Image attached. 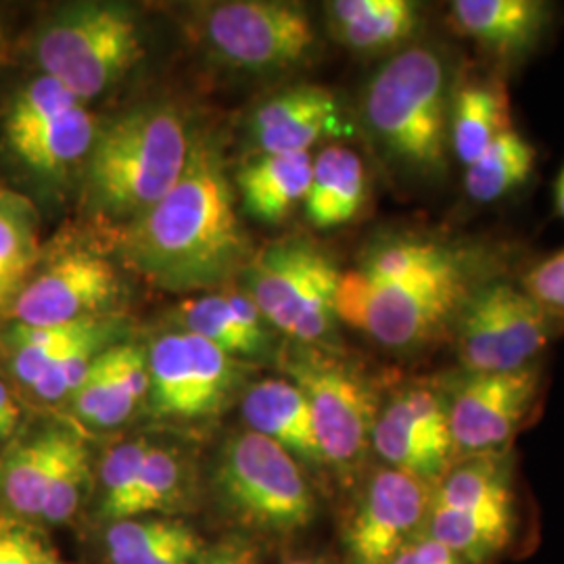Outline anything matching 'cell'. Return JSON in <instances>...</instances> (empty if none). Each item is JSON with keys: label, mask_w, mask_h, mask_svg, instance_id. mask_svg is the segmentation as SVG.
<instances>
[{"label": "cell", "mask_w": 564, "mask_h": 564, "mask_svg": "<svg viewBox=\"0 0 564 564\" xmlns=\"http://www.w3.org/2000/svg\"><path fill=\"white\" fill-rule=\"evenodd\" d=\"M121 249L137 272L170 291L218 286L242 270L249 242L212 142L191 144L181 181L130 223Z\"/></svg>", "instance_id": "1"}, {"label": "cell", "mask_w": 564, "mask_h": 564, "mask_svg": "<svg viewBox=\"0 0 564 564\" xmlns=\"http://www.w3.org/2000/svg\"><path fill=\"white\" fill-rule=\"evenodd\" d=\"M191 142L172 107H139L99 128L86 160L88 197L97 212L137 220L181 181Z\"/></svg>", "instance_id": "2"}, {"label": "cell", "mask_w": 564, "mask_h": 564, "mask_svg": "<svg viewBox=\"0 0 564 564\" xmlns=\"http://www.w3.org/2000/svg\"><path fill=\"white\" fill-rule=\"evenodd\" d=\"M475 293L473 270L449 249L440 262L391 281H370L360 270L341 274L337 318L362 328L391 349H419L454 326Z\"/></svg>", "instance_id": "3"}, {"label": "cell", "mask_w": 564, "mask_h": 564, "mask_svg": "<svg viewBox=\"0 0 564 564\" xmlns=\"http://www.w3.org/2000/svg\"><path fill=\"white\" fill-rule=\"evenodd\" d=\"M364 113L395 162L431 178L445 174L452 90L437 51L414 46L384 63L368 84Z\"/></svg>", "instance_id": "4"}, {"label": "cell", "mask_w": 564, "mask_h": 564, "mask_svg": "<svg viewBox=\"0 0 564 564\" xmlns=\"http://www.w3.org/2000/svg\"><path fill=\"white\" fill-rule=\"evenodd\" d=\"M214 487L228 519L263 535L302 533L318 514L302 464L253 431L237 433L226 442Z\"/></svg>", "instance_id": "5"}, {"label": "cell", "mask_w": 564, "mask_h": 564, "mask_svg": "<svg viewBox=\"0 0 564 564\" xmlns=\"http://www.w3.org/2000/svg\"><path fill=\"white\" fill-rule=\"evenodd\" d=\"M142 57L139 21L128 7L74 4L44 23L36 59L44 76L61 82L82 102L111 88Z\"/></svg>", "instance_id": "6"}, {"label": "cell", "mask_w": 564, "mask_h": 564, "mask_svg": "<svg viewBox=\"0 0 564 564\" xmlns=\"http://www.w3.org/2000/svg\"><path fill=\"white\" fill-rule=\"evenodd\" d=\"M341 272L333 260L307 241H281L265 247L247 265V293L263 321L291 339H326L337 318V286Z\"/></svg>", "instance_id": "7"}, {"label": "cell", "mask_w": 564, "mask_h": 564, "mask_svg": "<svg viewBox=\"0 0 564 564\" xmlns=\"http://www.w3.org/2000/svg\"><path fill=\"white\" fill-rule=\"evenodd\" d=\"M454 326L464 372H510L531 366L554 335L544 305L508 282L475 289Z\"/></svg>", "instance_id": "8"}, {"label": "cell", "mask_w": 564, "mask_h": 564, "mask_svg": "<svg viewBox=\"0 0 564 564\" xmlns=\"http://www.w3.org/2000/svg\"><path fill=\"white\" fill-rule=\"evenodd\" d=\"M289 375L310 403L324 464L351 477L372 447L379 414L372 391L345 364L316 354L295 358Z\"/></svg>", "instance_id": "9"}, {"label": "cell", "mask_w": 564, "mask_h": 564, "mask_svg": "<svg viewBox=\"0 0 564 564\" xmlns=\"http://www.w3.org/2000/svg\"><path fill=\"white\" fill-rule=\"evenodd\" d=\"M149 408L165 421H203L232 395L239 368L232 356L193 333L158 337L147 351Z\"/></svg>", "instance_id": "10"}, {"label": "cell", "mask_w": 564, "mask_h": 564, "mask_svg": "<svg viewBox=\"0 0 564 564\" xmlns=\"http://www.w3.org/2000/svg\"><path fill=\"white\" fill-rule=\"evenodd\" d=\"M540 387L538 364L510 372H464L445 387L456 458L506 452L529 419Z\"/></svg>", "instance_id": "11"}, {"label": "cell", "mask_w": 564, "mask_h": 564, "mask_svg": "<svg viewBox=\"0 0 564 564\" xmlns=\"http://www.w3.org/2000/svg\"><path fill=\"white\" fill-rule=\"evenodd\" d=\"M203 30L226 63L256 72L289 67L316 42L307 13L291 2H223L207 13Z\"/></svg>", "instance_id": "12"}, {"label": "cell", "mask_w": 564, "mask_h": 564, "mask_svg": "<svg viewBox=\"0 0 564 564\" xmlns=\"http://www.w3.org/2000/svg\"><path fill=\"white\" fill-rule=\"evenodd\" d=\"M433 487L381 466L372 470L345 527L349 564H391L426 531Z\"/></svg>", "instance_id": "13"}, {"label": "cell", "mask_w": 564, "mask_h": 564, "mask_svg": "<svg viewBox=\"0 0 564 564\" xmlns=\"http://www.w3.org/2000/svg\"><path fill=\"white\" fill-rule=\"evenodd\" d=\"M372 449L384 466L435 487L458 460L444 387L408 384L377 414Z\"/></svg>", "instance_id": "14"}, {"label": "cell", "mask_w": 564, "mask_h": 564, "mask_svg": "<svg viewBox=\"0 0 564 564\" xmlns=\"http://www.w3.org/2000/svg\"><path fill=\"white\" fill-rule=\"evenodd\" d=\"M118 293L120 279L111 263L88 251H74L25 282L13 302V316L23 326L80 323L97 318Z\"/></svg>", "instance_id": "15"}, {"label": "cell", "mask_w": 564, "mask_h": 564, "mask_svg": "<svg viewBox=\"0 0 564 564\" xmlns=\"http://www.w3.org/2000/svg\"><path fill=\"white\" fill-rule=\"evenodd\" d=\"M351 132L341 105L323 86H295L268 99L251 120V134L262 155L310 153L316 142Z\"/></svg>", "instance_id": "16"}, {"label": "cell", "mask_w": 564, "mask_h": 564, "mask_svg": "<svg viewBox=\"0 0 564 564\" xmlns=\"http://www.w3.org/2000/svg\"><path fill=\"white\" fill-rule=\"evenodd\" d=\"M147 398V349L134 343H120L109 345L95 358L86 379L69 402L84 423L113 429L126 423Z\"/></svg>", "instance_id": "17"}, {"label": "cell", "mask_w": 564, "mask_h": 564, "mask_svg": "<svg viewBox=\"0 0 564 564\" xmlns=\"http://www.w3.org/2000/svg\"><path fill=\"white\" fill-rule=\"evenodd\" d=\"M550 13L542 0H456L449 9L460 36L502 59L529 53L542 39Z\"/></svg>", "instance_id": "18"}, {"label": "cell", "mask_w": 564, "mask_h": 564, "mask_svg": "<svg viewBox=\"0 0 564 564\" xmlns=\"http://www.w3.org/2000/svg\"><path fill=\"white\" fill-rule=\"evenodd\" d=\"M242 419L253 433L281 445L297 463L324 466L310 403L293 381L265 379L251 384L242 398Z\"/></svg>", "instance_id": "19"}, {"label": "cell", "mask_w": 564, "mask_h": 564, "mask_svg": "<svg viewBox=\"0 0 564 564\" xmlns=\"http://www.w3.org/2000/svg\"><path fill=\"white\" fill-rule=\"evenodd\" d=\"M74 431L46 426L11 445L0 458V502L13 519H41L42 506Z\"/></svg>", "instance_id": "20"}, {"label": "cell", "mask_w": 564, "mask_h": 564, "mask_svg": "<svg viewBox=\"0 0 564 564\" xmlns=\"http://www.w3.org/2000/svg\"><path fill=\"white\" fill-rule=\"evenodd\" d=\"M97 134V118L84 105L57 116L4 128L9 149L28 167L42 174H59L88 160Z\"/></svg>", "instance_id": "21"}, {"label": "cell", "mask_w": 564, "mask_h": 564, "mask_svg": "<svg viewBox=\"0 0 564 564\" xmlns=\"http://www.w3.org/2000/svg\"><path fill=\"white\" fill-rule=\"evenodd\" d=\"M366 170L356 151L330 144L314 158L312 182L303 199L305 218L321 230L339 228L362 212Z\"/></svg>", "instance_id": "22"}, {"label": "cell", "mask_w": 564, "mask_h": 564, "mask_svg": "<svg viewBox=\"0 0 564 564\" xmlns=\"http://www.w3.org/2000/svg\"><path fill=\"white\" fill-rule=\"evenodd\" d=\"M102 545L109 564H199L205 554L191 524L162 517L109 523Z\"/></svg>", "instance_id": "23"}, {"label": "cell", "mask_w": 564, "mask_h": 564, "mask_svg": "<svg viewBox=\"0 0 564 564\" xmlns=\"http://www.w3.org/2000/svg\"><path fill=\"white\" fill-rule=\"evenodd\" d=\"M182 324L228 356H256L268 345L265 321L247 291L205 295L181 307Z\"/></svg>", "instance_id": "24"}, {"label": "cell", "mask_w": 564, "mask_h": 564, "mask_svg": "<svg viewBox=\"0 0 564 564\" xmlns=\"http://www.w3.org/2000/svg\"><path fill=\"white\" fill-rule=\"evenodd\" d=\"M312 167L314 158L310 153L260 155L247 163L237 176L245 212L260 223H282L305 199Z\"/></svg>", "instance_id": "25"}, {"label": "cell", "mask_w": 564, "mask_h": 564, "mask_svg": "<svg viewBox=\"0 0 564 564\" xmlns=\"http://www.w3.org/2000/svg\"><path fill=\"white\" fill-rule=\"evenodd\" d=\"M424 533L466 564L491 563L510 545L514 508L464 510L431 505Z\"/></svg>", "instance_id": "26"}, {"label": "cell", "mask_w": 564, "mask_h": 564, "mask_svg": "<svg viewBox=\"0 0 564 564\" xmlns=\"http://www.w3.org/2000/svg\"><path fill=\"white\" fill-rule=\"evenodd\" d=\"M508 130L512 118L502 82H468L452 95L449 142L466 167Z\"/></svg>", "instance_id": "27"}, {"label": "cell", "mask_w": 564, "mask_h": 564, "mask_svg": "<svg viewBox=\"0 0 564 564\" xmlns=\"http://www.w3.org/2000/svg\"><path fill=\"white\" fill-rule=\"evenodd\" d=\"M337 39L360 53H377L408 41L421 23L408 0H337L328 4Z\"/></svg>", "instance_id": "28"}, {"label": "cell", "mask_w": 564, "mask_h": 564, "mask_svg": "<svg viewBox=\"0 0 564 564\" xmlns=\"http://www.w3.org/2000/svg\"><path fill=\"white\" fill-rule=\"evenodd\" d=\"M433 505L447 508H514L512 454L491 452L456 460L433 487Z\"/></svg>", "instance_id": "29"}, {"label": "cell", "mask_w": 564, "mask_h": 564, "mask_svg": "<svg viewBox=\"0 0 564 564\" xmlns=\"http://www.w3.org/2000/svg\"><path fill=\"white\" fill-rule=\"evenodd\" d=\"M111 321L107 318H86L80 323L61 324V326H23L7 335V343L13 349L11 368L15 379L23 387L32 389L41 381L42 375L65 358L72 349H76L84 339L101 330Z\"/></svg>", "instance_id": "30"}, {"label": "cell", "mask_w": 564, "mask_h": 564, "mask_svg": "<svg viewBox=\"0 0 564 564\" xmlns=\"http://www.w3.org/2000/svg\"><path fill=\"white\" fill-rule=\"evenodd\" d=\"M34 205L13 191H0V305L15 302L39 262Z\"/></svg>", "instance_id": "31"}, {"label": "cell", "mask_w": 564, "mask_h": 564, "mask_svg": "<svg viewBox=\"0 0 564 564\" xmlns=\"http://www.w3.org/2000/svg\"><path fill=\"white\" fill-rule=\"evenodd\" d=\"M535 162L533 144L512 128L466 167V193L475 202H498L531 178Z\"/></svg>", "instance_id": "32"}, {"label": "cell", "mask_w": 564, "mask_h": 564, "mask_svg": "<svg viewBox=\"0 0 564 564\" xmlns=\"http://www.w3.org/2000/svg\"><path fill=\"white\" fill-rule=\"evenodd\" d=\"M186 485L188 470L181 454L172 447L151 444L132 491L121 508L120 521L151 514H174L184 506Z\"/></svg>", "instance_id": "33"}, {"label": "cell", "mask_w": 564, "mask_h": 564, "mask_svg": "<svg viewBox=\"0 0 564 564\" xmlns=\"http://www.w3.org/2000/svg\"><path fill=\"white\" fill-rule=\"evenodd\" d=\"M93 481L90 454L88 447L76 435L67 447L53 481L48 485L41 521L48 524H61L72 521L80 510Z\"/></svg>", "instance_id": "34"}, {"label": "cell", "mask_w": 564, "mask_h": 564, "mask_svg": "<svg viewBox=\"0 0 564 564\" xmlns=\"http://www.w3.org/2000/svg\"><path fill=\"white\" fill-rule=\"evenodd\" d=\"M151 442L147 437L128 440L116 445L105 458L99 470V517L105 523L120 521L121 508L126 505L132 485L139 477L144 454Z\"/></svg>", "instance_id": "35"}, {"label": "cell", "mask_w": 564, "mask_h": 564, "mask_svg": "<svg viewBox=\"0 0 564 564\" xmlns=\"http://www.w3.org/2000/svg\"><path fill=\"white\" fill-rule=\"evenodd\" d=\"M116 335V324L109 323L90 335L88 339L72 349L59 362L51 366L41 377V381L32 387V393L42 400V402L55 403L61 400H69L76 389L80 387L82 381L86 379L90 366L95 358L101 354L102 349L109 347V341Z\"/></svg>", "instance_id": "36"}, {"label": "cell", "mask_w": 564, "mask_h": 564, "mask_svg": "<svg viewBox=\"0 0 564 564\" xmlns=\"http://www.w3.org/2000/svg\"><path fill=\"white\" fill-rule=\"evenodd\" d=\"M84 102L69 93L61 82L44 76L30 82L25 88H21L15 95V99L11 101L4 128H13V126H23L30 121L42 120L48 116H57L63 111H69L74 107H80Z\"/></svg>", "instance_id": "37"}, {"label": "cell", "mask_w": 564, "mask_h": 564, "mask_svg": "<svg viewBox=\"0 0 564 564\" xmlns=\"http://www.w3.org/2000/svg\"><path fill=\"white\" fill-rule=\"evenodd\" d=\"M53 558V550L30 524L0 517V564H46Z\"/></svg>", "instance_id": "38"}, {"label": "cell", "mask_w": 564, "mask_h": 564, "mask_svg": "<svg viewBox=\"0 0 564 564\" xmlns=\"http://www.w3.org/2000/svg\"><path fill=\"white\" fill-rule=\"evenodd\" d=\"M524 291L545 310L564 314V249L524 276Z\"/></svg>", "instance_id": "39"}, {"label": "cell", "mask_w": 564, "mask_h": 564, "mask_svg": "<svg viewBox=\"0 0 564 564\" xmlns=\"http://www.w3.org/2000/svg\"><path fill=\"white\" fill-rule=\"evenodd\" d=\"M391 564H466L445 545L435 542L423 533L412 544L403 550L402 554Z\"/></svg>", "instance_id": "40"}, {"label": "cell", "mask_w": 564, "mask_h": 564, "mask_svg": "<svg viewBox=\"0 0 564 564\" xmlns=\"http://www.w3.org/2000/svg\"><path fill=\"white\" fill-rule=\"evenodd\" d=\"M256 561L258 547L247 540L235 538L205 552L199 564H256Z\"/></svg>", "instance_id": "41"}, {"label": "cell", "mask_w": 564, "mask_h": 564, "mask_svg": "<svg viewBox=\"0 0 564 564\" xmlns=\"http://www.w3.org/2000/svg\"><path fill=\"white\" fill-rule=\"evenodd\" d=\"M18 421H20V405L15 403L9 389L0 383V423L9 426L11 431H15Z\"/></svg>", "instance_id": "42"}, {"label": "cell", "mask_w": 564, "mask_h": 564, "mask_svg": "<svg viewBox=\"0 0 564 564\" xmlns=\"http://www.w3.org/2000/svg\"><path fill=\"white\" fill-rule=\"evenodd\" d=\"M554 199H556L558 214L564 218V167L561 170L558 178H556V184H554Z\"/></svg>", "instance_id": "43"}, {"label": "cell", "mask_w": 564, "mask_h": 564, "mask_svg": "<svg viewBox=\"0 0 564 564\" xmlns=\"http://www.w3.org/2000/svg\"><path fill=\"white\" fill-rule=\"evenodd\" d=\"M7 61H9V39L4 34L2 25H0V65L7 63Z\"/></svg>", "instance_id": "44"}, {"label": "cell", "mask_w": 564, "mask_h": 564, "mask_svg": "<svg viewBox=\"0 0 564 564\" xmlns=\"http://www.w3.org/2000/svg\"><path fill=\"white\" fill-rule=\"evenodd\" d=\"M11 433H13V431H11L9 426H4V424L0 423V440H7Z\"/></svg>", "instance_id": "45"}, {"label": "cell", "mask_w": 564, "mask_h": 564, "mask_svg": "<svg viewBox=\"0 0 564 564\" xmlns=\"http://www.w3.org/2000/svg\"><path fill=\"white\" fill-rule=\"evenodd\" d=\"M289 564H318V563H314V561H293V563H289Z\"/></svg>", "instance_id": "46"}, {"label": "cell", "mask_w": 564, "mask_h": 564, "mask_svg": "<svg viewBox=\"0 0 564 564\" xmlns=\"http://www.w3.org/2000/svg\"><path fill=\"white\" fill-rule=\"evenodd\" d=\"M46 564H61L59 561H57V558H53V561H51V563H46Z\"/></svg>", "instance_id": "47"}]
</instances>
